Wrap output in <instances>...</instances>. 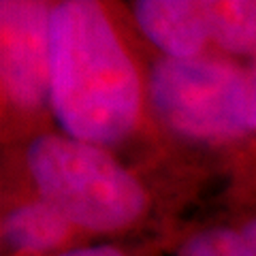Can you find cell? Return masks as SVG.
<instances>
[{
  "instance_id": "6da1fadb",
  "label": "cell",
  "mask_w": 256,
  "mask_h": 256,
  "mask_svg": "<svg viewBox=\"0 0 256 256\" xmlns=\"http://www.w3.org/2000/svg\"><path fill=\"white\" fill-rule=\"evenodd\" d=\"M50 105L64 134L94 146L122 141L137 124V68L96 2L66 0L52 9Z\"/></svg>"
},
{
  "instance_id": "7a4b0ae2",
  "label": "cell",
  "mask_w": 256,
  "mask_h": 256,
  "mask_svg": "<svg viewBox=\"0 0 256 256\" xmlns=\"http://www.w3.org/2000/svg\"><path fill=\"white\" fill-rule=\"evenodd\" d=\"M26 164L38 194L73 226L114 233L137 222L148 207L139 180L100 146L68 134H41Z\"/></svg>"
},
{
  "instance_id": "3957f363",
  "label": "cell",
  "mask_w": 256,
  "mask_h": 256,
  "mask_svg": "<svg viewBox=\"0 0 256 256\" xmlns=\"http://www.w3.org/2000/svg\"><path fill=\"white\" fill-rule=\"evenodd\" d=\"M158 120L194 141L235 139L254 130L250 77L214 58H162L150 75Z\"/></svg>"
},
{
  "instance_id": "277c9868",
  "label": "cell",
  "mask_w": 256,
  "mask_h": 256,
  "mask_svg": "<svg viewBox=\"0 0 256 256\" xmlns=\"http://www.w3.org/2000/svg\"><path fill=\"white\" fill-rule=\"evenodd\" d=\"M50 18L34 0L0 2V70L13 105L38 109L50 100Z\"/></svg>"
},
{
  "instance_id": "5b68a950",
  "label": "cell",
  "mask_w": 256,
  "mask_h": 256,
  "mask_svg": "<svg viewBox=\"0 0 256 256\" xmlns=\"http://www.w3.org/2000/svg\"><path fill=\"white\" fill-rule=\"evenodd\" d=\"M137 26L164 58H198L212 41L207 4L196 0H139L132 6Z\"/></svg>"
},
{
  "instance_id": "8992f818",
  "label": "cell",
  "mask_w": 256,
  "mask_h": 256,
  "mask_svg": "<svg viewBox=\"0 0 256 256\" xmlns=\"http://www.w3.org/2000/svg\"><path fill=\"white\" fill-rule=\"evenodd\" d=\"M70 224L43 198L13 207L2 218V242L11 252H50L66 242Z\"/></svg>"
},
{
  "instance_id": "52a82bcc",
  "label": "cell",
  "mask_w": 256,
  "mask_h": 256,
  "mask_svg": "<svg viewBox=\"0 0 256 256\" xmlns=\"http://www.w3.org/2000/svg\"><path fill=\"white\" fill-rule=\"evenodd\" d=\"M212 41L230 54L256 52V2L252 0H210Z\"/></svg>"
},
{
  "instance_id": "ba28073f",
  "label": "cell",
  "mask_w": 256,
  "mask_h": 256,
  "mask_svg": "<svg viewBox=\"0 0 256 256\" xmlns=\"http://www.w3.org/2000/svg\"><path fill=\"white\" fill-rule=\"evenodd\" d=\"M175 256H250L244 230L210 228L184 242Z\"/></svg>"
},
{
  "instance_id": "9c48e42d",
  "label": "cell",
  "mask_w": 256,
  "mask_h": 256,
  "mask_svg": "<svg viewBox=\"0 0 256 256\" xmlns=\"http://www.w3.org/2000/svg\"><path fill=\"white\" fill-rule=\"evenodd\" d=\"M58 256H124V252H120L114 246H86L60 252Z\"/></svg>"
},
{
  "instance_id": "30bf717a",
  "label": "cell",
  "mask_w": 256,
  "mask_h": 256,
  "mask_svg": "<svg viewBox=\"0 0 256 256\" xmlns=\"http://www.w3.org/2000/svg\"><path fill=\"white\" fill-rule=\"evenodd\" d=\"M242 230H244V237L248 242V248H250V256H256V220L248 222Z\"/></svg>"
},
{
  "instance_id": "8fae6325",
  "label": "cell",
  "mask_w": 256,
  "mask_h": 256,
  "mask_svg": "<svg viewBox=\"0 0 256 256\" xmlns=\"http://www.w3.org/2000/svg\"><path fill=\"white\" fill-rule=\"evenodd\" d=\"M250 90H252V114H254V130H256V68L250 75Z\"/></svg>"
}]
</instances>
